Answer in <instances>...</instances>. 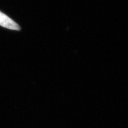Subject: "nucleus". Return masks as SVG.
<instances>
[{"label":"nucleus","instance_id":"obj_1","mask_svg":"<svg viewBox=\"0 0 128 128\" xmlns=\"http://www.w3.org/2000/svg\"><path fill=\"white\" fill-rule=\"evenodd\" d=\"M0 26L12 30H19L20 29L17 23L1 11H0Z\"/></svg>","mask_w":128,"mask_h":128}]
</instances>
